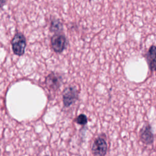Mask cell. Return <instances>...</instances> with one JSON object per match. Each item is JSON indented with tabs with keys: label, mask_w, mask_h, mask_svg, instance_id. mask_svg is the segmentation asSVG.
<instances>
[{
	"label": "cell",
	"mask_w": 156,
	"mask_h": 156,
	"mask_svg": "<svg viewBox=\"0 0 156 156\" xmlns=\"http://www.w3.org/2000/svg\"><path fill=\"white\" fill-rule=\"evenodd\" d=\"M63 29V25L58 19H54L51 22L50 30L53 32H60Z\"/></svg>",
	"instance_id": "8"
},
{
	"label": "cell",
	"mask_w": 156,
	"mask_h": 156,
	"mask_svg": "<svg viewBox=\"0 0 156 156\" xmlns=\"http://www.w3.org/2000/svg\"><path fill=\"white\" fill-rule=\"evenodd\" d=\"M46 87L49 91H55L60 86V81L58 77L53 73L49 74L45 79Z\"/></svg>",
	"instance_id": "6"
},
{
	"label": "cell",
	"mask_w": 156,
	"mask_h": 156,
	"mask_svg": "<svg viewBox=\"0 0 156 156\" xmlns=\"http://www.w3.org/2000/svg\"><path fill=\"white\" fill-rule=\"evenodd\" d=\"M146 59L151 71H156V46H151L146 54Z\"/></svg>",
	"instance_id": "7"
},
{
	"label": "cell",
	"mask_w": 156,
	"mask_h": 156,
	"mask_svg": "<svg viewBox=\"0 0 156 156\" xmlns=\"http://www.w3.org/2000/svg\"><path fill=\"white\" fill-rule=\"evenodd\" d=\"M12 47L13 52L18 55H22L25 51L26 46V38L21 33H17L12 40Z\"/></svg>",
	"instance_id": "1"
},
{
	"label": "cell",
	"mask_w": 156,
	"mask_h": 156,
	"mask_svg": "<svg viewBox=\"0 0 156 156\" xmlns=\"http://www.w3.org/2000/svg\"><path fill=\"white\" fill-rule=\"evenodd\" d=\"M78 98V91L75 87H69L65 89L63 93V102L66 107L74 103Z\"/></svg>",
	"instance_id": "2"
},
{
	"label": "cell",
	"mask_w": 156,
	"mask_h": 156,
	"mask_svg": "<svg viewBox=\"0 0 156 156\" xmlns=\"http://www.w3.org/2000/svg\"><path fill=\"white\" fill-rule=\"evenodd\" d=\"M107 145L105 139L102 137L96 138L92 146L91 151L94 155H104L107 152Z\"/></svg>",
	"instance_id": "4"
},
{
	"label": "cell",
	"mask_w": 156,
	"mask_h": 156,
	"mask_svg": "<svg viewBox=\"0 0 156 156\" xmlns=\"http://www.w3.org/2000/svg\"><path fill=\"white\" fill-rule=\"evenodd\" d=\"M76 122L80 125H85L87 123V118L83 114L79 115L76 119Z\"/></svg>",
	"instance_id": "9"
},
{
	"label": "cell",
	"mask_w": 156,
	"mask_h": 156,
	"mask_svg": "<svg viewBox=\"0 0 156 156\" xmlns=\"http://www.w3.org/2000/svg\"><path fill=\"white\" fill-rule=\"evenodd\" d=\"M51 46L55 52H62L66 46V38L62 34L54 35L51 40Z\"/></svg>",
	"instance_id": "3"
},
{
	"label": "cell",
	"mask_w": 156,
	"mask_h": 156,
	"mask_svg": "<svg viewBox=\"0 0 156 156\" xmlns=\"http://www.w3.org/2000/svg\"><path fill=\"white\" fill-rule=\"evenodd\" d=\"M5 4V0H0V8L3 7Z\"/></svg>",
	"instance_id": "10"
},
{
	"label": "cell",
	"mask_w": 156,
	"mask_h": 156,
	"mask_svg": "<svg viewBox=\"0 0 156 156\" xmlns=\"http://www.w3.org/2000/svg\"><path fill=\"white\" fill-rule=\"evenodd\" d=\"M140 139L146 144H151L154 140V135L149 124H146L140 131Z\"/></svg>",
	"instance_id": "5"
}]
</instances>
